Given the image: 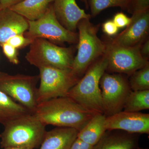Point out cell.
Masks as SVG:
<instances>
[{
    "label": "cell",
    "mask_w": 149,
    "mask_h": 149,
    "mask_svg": "<svg viewBox=\"0 0 149 149\" xmlns=\"http://www.w3.org/2000/svg\"><path fill=\"white\" fill-rule=\"evenodd\" d=\"M33 113L45 125L74 128L79 131L97 113L65 96L37 104Z\"/></svg>",
    "instance_id": "cell-1"
},
{
    "label": "cell",
    "mask_w": 149,
    "mask_h": 149,
    "mask_svg": "<svg viewBox=\"0 0 149 149\" xmlns=\"http://www.w3.org/2000/svg\"><path fill=\"white\" fill-rule=\"evenodd\" d=\"M78 133L74 128L64 127L47 131L40 149H69Z\"/></svg>",
    "instance_id": "cell-16"
},
{
    "label": "cell",
    "mask_w": 149,
    "mask_h": 149,
    "mask_svg": "<svg viewBox=\"0 0 149 149\" xmlns=\"http://www.w3.org/2000/svg\"><path fill=\"white\" fill-rule=\"evenodd\" d=\"M29 27L28 20L10 8L0 10V44L11 37L23 35Z\"/></svg>",
    "instance_id": "cell-14"
},
{
    "label": "cell",
    "mask_w": 149,
    "mask_h": 149,
    "mask_svg": "<svg viewBox=\"0 0 149 149\" xmlns=\"http://www.w3.org/2000/svg\"><path fill=\"white\" fill-rule=\"evenodd\" d=\"M80 1L84 3L85 4V7L87 9L89 8V6H88V0H80Z\"/></svg>",
    "instance_id": "cell-31"
},
{
    "label": "cell",
    "mask_w": 149,
    "mask_h": 149,
    "mask_svg": "<svg viewBox=\"0 0 149 149\" xmlns=\"http://www.w3.org/2000/svg\"><path fill=\"white\" fill-rule=\"evenodd\" d=\"M123 111L139 112L149 109V90L133 91L129 93L125 100Z\"/></svg>",
    "instance_id": "cell-20"
},
{
    "label": "cell",
    "mask_w": 149,
    "mask_h": 149,
    "mask_svg": "<svg viewBox=\"0 0 149 149\" xmlns=\"http://www.w3.org/2000/svg\"><path fill=\"white\" fill-rule=\"evenodd\" d=\"M54 0H23L10 8L27 20L35 21L46 13Z\"/></svg>",
    "instance_id": "cell-17"
},
{
    "label": "cell",
    "mask_w": 149,
    "mask_h": 149,
    "mask_svg": "<svg viewBox=\"0 0 149 149\" xmlns=\"http://www.w3.org/2000/svg\"><path fill=\"white\" fill-rule=\"evenodd\" d=\"M100 87L104 115L107 117L122 111L132 91L128 80L121 74L105 72L100 80Z\"/></svg>",
    "instance_id": "cell-10"
},
{
    "label": "cell",
    "mask_w": 149,
    "mask_h": 149,
    "mask_svg": "<svg viewBox=\"0 0 149 149\" xmlns=\"http://www.w3.org/2000/svg\"><path fill=\"white\" fill-rule=\"evenodd\" d=\"M52 6L59 22L71 32H76L77 24L81 19L92 17L78 6L75 0H54Z\"/></svg>",
    "instance_id": "cell-13"
},
{
    "label": "cell",
    "mask_w": 149,
    "mask_h": 149,
    "mask_svg": "<svg viewBox=\"0 0 149 149\" xmlns=\"http://www.w3.org/2000/svg\"><path fill=\"white\" fill-rule=\"evenodd\" d=\"M130 75L128 82L131 91L149 90V63Z\"/></svg>",
    "instance_id": "cell-21"
},
{
    "label": "cell",
    "mask_w": 149,
    "mask_h": 149,
    "mask_svg": "<svg viewBox=\"0 0 149 149\" xmlns=\"http://www.w3.org/2000/svg\"><path fill=\"white\" fill-rule=\"evenodd\" d=\"M139 139L138 134L107 130L93 149H136Z\"/></svg>",
    "instance_id": "cell-15"
},
{
    "label": "cell",
    "mask_w": 149,
    "mask_h": 149,
    "mask_svg": "<svg viewBox=\"0 0 149 149\" xmlns=\"http://www.w3.org/2000/svg\"><path fill=\"white\" fill-rule=\"evenodd\" d=\"M4 149H29L26 148H15V147H10V148H5Z\"/></svg>",
    "instance_id": "cell-32"
},
{
    "label": "cell",
    "mask_w": 149,
    "mask_h": 149,
    "mask_svg": "<svg viewBox=\"0 0 149 149\" xmlns=\"http://www.w3.org/2000/svg\"><path fill=\"white\" fill-rule=\"evenodd\" d=\"M141 53L143 57L148 60L149 56V39H147L141 45Z\"/></svg>",
    "instance_id": "cell-30"
},
{
    "label": "cell",
    "mask_w": 149,
    "mask_h": 149,
    "mask_svg": "<svg viewBox=\"0 0 149 149\" xmlns=\"http://www.w3.org/2000/svg\"><path fill=\"white\" fill-rule=\"evenodd\" d=\"M107 130H120L134 134L149 133V114L140 112L120 111L107 116Z\"/></svg>",
    "instance_id": "cell-11"
},
{
    "label": "cell",
    "mask_w": 149,
    "mask_h": 149,
    "mask_svg": "<svg viewBox=\"0 0 149 149\" xmlns=\"http://www.w3.org/2000/svg\"><path fill=\"white\" fill-rule=\"evenodd\" d=\"M136 149H148V148H140V147H139V146H138V147H137V148H136Z\"/></svg>",
    "instance_id": "cell-33"
},
{
    "label": "cell",
    "mask_w": 149,
    "mask_h": 149,
    "mask_svg": "<svg viewBox=\"0 0 149 149\" xmlns=\"http://www.w3.org/2000/svg\"><path fill=\"white\" fill-rule=\"evenodd\" d=\"M106 117L103 113H95L83 128L78 131L77 139L95 146L107 131L105 127Z\"/></svg>",
    "instance_id": "cell-18"
},
{
    "label": "cell",
    "mask_w": 149,
    "mask_h": 149,
    "mask_svg": "<svg viewBox=\"0 0 149 149\" xmlns=\"http://www.w3.org/2000/svg\"><path fill=\"white\" fill-rule=\"evenodd\" d=\"M125 29L110 42L117 45L132 47L141 45L147 39L149 30V10L134 14Z\"/></svg>",
    "instance_id": "cell-12"
},
{
    "label": "cell",
    "mask_w": 149,
    "mask_h": 149,
    "mask_svg": "<svg viewBox=\"0 0 149 149\" xmlns=\"http://www.w3.org/2000/svg\"><path fill=\"white\" fill-rule=\"evenodd\" d=\"M91 8V16L95 17L102 11L111 7H118L126 10L128 0H88Z\"/></svg>",
    "instance_id": "cell-22"
},
{
    "label": "cell",
    "mask_w": 149,
    "mask_h": 149,
    "mask_svg": "<svg viewBox=\"0 0 149 149\" xmlns=\"http://www.w3.org/2000/svg\"><path fill=\"white\" fill-rule=\"evenodd\" d=\"M131 17H128L123 13H118L114 15L113 21L118 28L127 27L131 22Z\"/></svg>",
    "instance_id": "cell-26"
},
{
    "label": "cell",
    "mask_w": 149,
    "mask_h": 149,
    "mask_svg": "<svg viewBox=\"0 0 149 149\" xmlns=\"http://www.w3.org/2000/svg\"><path fill=\"white\" fill-rule=\"evenodd\" d=\"M149 0H128L127 10L132 15L148 10Z\"/></svg>",
    "instance_id": "cell-23"
},
{
    "label": "cell",
    "mask_w": 149,
    "mask_h": 149,
    "mask_svg": "<svg viewBox=\"0 0 149 149\" xmlns=\"http://www.w3.org/2000/svg\"><path fill=\"white\" fill-rule=\"evenodd\" d=\"M38 75L10 74L0 71V91L33 113L37 105Z\"/></svg>",
    "instance_id": "cell-7"
},
{
    "label": "cell",
    "mask_w": 149,
    "mask_h": 149,
    "mask_svg": "<svg viewBox=\"0 0 149 149\" xmlns=\"http://www.w3.org/2000/svg\"><path fill=\"white\" fill-rule=\"evenodd\" d=\"M90 19H81L77 25V52L71 70L80 78L94 62L104 54L106 48V42L98 37L99 26L91 23Z\"/></svg>",
    "instance_id": "cell-4"
},
{
    "label": "cell",
    "mask_w": 149,
    "mask_h": 149,
    "mask_svg": "<svg viewBox=\"0 0 149 149\" xmlns=\"http://www.w3.org/2000/svg\"><path fill=\"white\" fill-rule=\"evenodd\" d=\"M29 113L31 112L27 109L0 91V124L5 125L10 120Z\"/></svg>",
    "instance_id": "cell-19"
},
{
    "label": "cell",
    "mask_w": 149,
    "mask_h": 149,
    "mask_svg": "<svg viewBox=\"0 0 149 149\" xmlns=\"http://www.w3.org/2000/svg\"><path fill=\"white\" fill-rule=\"evenodd\" d=\"M104 54L107 60V70L111 72L130 75L146 66L149 62L141 53V45L123 47L109 42H106Z\"/></svg>",
    "instance_id": "cell-9"
},
{
    "label": "cell",
    "mask_w": 149,
    "mask_h": 149,
    "mask_svg": "<svg viewBox=\"0 0 149 149\" xmlns=\"http://www.w3.org/2000/svg\"><path fill=\"white\" fill-rule=\"evenodd\" d=\"M40 70L39 87L37 88V104L51 99L65 97L80 78L71 69L42 67Z\"/></svg>",
    "instance_id": "cell-6"
},
{
    "label": "cell",
    "mask_w": 149,
    "mask_h": 149,
    "mask_svg": "<svg viewBox=\"0 0 149 149\" xmlns=\"http://www.w3.org/2000/svg\"><path fill=\"white\" fill-rule=\"evenodd\" d=\"M93 147L77 138L69 149H93Z\"/></svg>",
    "instance_id": "cell-28"
},
{
    "label": "cell",
    "mask_w": 149,
    "mask_h": 149,
    "mask_svg": "<svg viewBox=\"0 0 149 149\" xmlns=\"http://www.w3.org/2000/svg\"><path fill=\"white\" fill-rule=\"evenodd\" d=\"M0 134L1 148L29 149L40 146L46 132V125L33 113L22 115L7 123Z\"/></svg>",
    "instance_id": "cell-2"
},
{
    "label": "cell",
    "mask_w": 149,
    "mask_h": 149,
    "mask_svg": "<svg viewBox=\"0 0 149 149\" xmlns=\"http://www.w3.org/2000/svg\"><path fill=\"white\" fill-rule=\"evenodd\" d=\"M107 65V57L104 54L89 67L67 96L90 111L104 114L100 82Z\"/></svg>",
    "instance_id": "cell-3"
},
{
    "label": "cell",
    "mask_w": 149,
    "mask_h": 149,
    "mask_svg": "<svg viewBox=\"0 0 149 149\" xmlns=\"http://www.w3.org/2000/svg\"><path fill=\"white\" fill-rule=\"evenodd\" d=\"M0 45L2 48L3 52L10 62L14 65L19 63L17 49L7 42L0 44Z\"/></svg>",
    "instance_id": "cell-24"
},
{
    "label": "cell",
    "mask_w": 149,
    "mask_h": 149,
    "mask_svg": "<svg viewBox=\"0 0 149 149\" xmlns=\"http://www.w3.org/2000/svg\"><path fill=\"white\" fill-rule=\"evenodd\" d=\"M28 21L29 27L23 35L30 40L33 41L42 38L59 45L65 42L70 44L78 42V33L69 31L60 24L55 15L52 3L41 18Z\"/></svg>",
    "instance_id": "cell-8"
},
{
    "label": "cell",
    "mask_w": 149,
    "mask_h": 149,
    "mask_svg": "<svg viewBox=\"0 0 149 149\" xmlns=\"http://www.w3.org/2000/svg\"><path fill=\"white\" fill-rule=\"evenodd\" d=\"M33 41V40L26 38L23 35H19L11 37L6 42L16 49H18L30 45Z\"/></svg>",
    "instance_id": "cell-25"
},
{
    "label": "cell",
    "mask_w": 149,
    "mask_h": 149,
    "mask_svg": "<svg viewBox=\"0 0 149 149\" xmlns=\"http://www.w3.org/2000/svg\"><path fill=\"white\" fill-rule=\"evenodd\" d=\"M23 0H0V10L9 8Z\"/></svg>",
    "instance_id": "cell-29"
},
{
    "label": "cell",
    "mask_w": 149,
    "mask_h": 149,
    "mask_svg": "<svg viewBox=\"0 0 149 149\" xmlns=\"http://www.w3.org/2000/svg\"><path fill=\"white\" fill-rule=\"evenodd\" d=\"M29 46L25 58L38 69L42 67L71 69L74 58L73 48L59 47L42 38L35 39Z\"/></svg>",
    "instance_id": "cell-5"
},
{
    "label": "cell",
    "mask_w": 149,
    "mask_h": 149,
    "mask_svg": "<svg viewBox=\"0 0 149 149\" xmlns=\"http://www.w3.org/2000/svg\"><path fill=\"white\" fill-rule=\"evenodd\" d=\"M103 32L109 36H113L117 34L119 28L116 26L113 20H108L102 25Z\"/></svg>",
    "instance_id": "cell-27"
}]
</instances>
